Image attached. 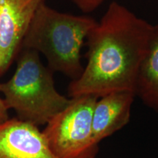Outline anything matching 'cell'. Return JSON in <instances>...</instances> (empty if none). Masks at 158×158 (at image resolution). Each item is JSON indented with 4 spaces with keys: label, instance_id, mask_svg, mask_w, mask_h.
<instances>
[{
    "label": "cell",
    "instance_id": "6da1fadb",
    "mask_svg": "<svg viewBox=\"0 0 158 158\" xmlns=\"http://www.w3.org/2000/svg\"><path fill=\"white\" fill-rule=\"evenodd\" d=\"M154 26L116 2L108 6L86 37L87 63L68 86L70 98H100L115 92L135 94Z\"/></svg>",
    "mask_w": 158,
    "mask_h": 158
},
{
    "label": "cell",
    "instance_id": "7a4b0ae2",
    "mask_svg": "<svg viewBox=\"0 0 158 158\" xmlns=\"http://www.w3.org/2000/svg\"><path fill=\"white\" fill-rule=\"evenodd\" d=\"M97 23L90 16L61 13L45 4L35 14L21 48L41 53L53 72L76 80L84 70L81 62L83 45Z\"/></svg>",
    "mask_w": 158,
    "mask_h": 158
},
{
    "label": "cell",
    "instance_id": "3957f363",
    "mask_svg": "<svg viewBox=\"0 0 158 158\" xmlns=\"http://www.w3.org/2000/svg\"><path fill=\"white\" fill-rule=\"evenodd\" d=\"M13 76L0 84L8 109L19 118L38 127L67 107L70 99L57 92L53 71L45 67L37 51L21 48Z\"/></svg>",
    "mask_w": 158,
    "mask_h": 158
},
{
    "label": "cell",
    "instance_id": "277c9868",
    "mask_svg": "<svg viewBox=\"0 0 158 158\" xmlns=\"http://www.w3.org/2000/svg\"><path fill=\"white\" fill-rule=\"evenodd\" d=\"M98 97L70 98L67 107L45 124L43 133L56 158H95L99 143L94 137L92 117Z\"/></svg>",
    "mask_w": 158,
    "mask_h": 158
},
{
    "label": "cell",
    "instance_id": "5b68a950",
    "mask_svg": "<svg viewBox=\"0 0 158 158\" xmlns=\"http://www.w3.org/2000/svg\"><path fill=\"white\" fill-rule=\"evenodd\" d=\"M46 0H0V76L19 54L38 10Z\"/></svg>",
    "mask_w": 158,
    "mask_h": 158
},
{
    "label": "cell",
    "instance_id": "8992f818",
    "mask_svg": "<svg viewBox=\"0 0 158 158\" xmlns=\"http://www.w3.org/2000/svg\"><path fill=\"white\" fill-rule=\"evenodd\" d=\"M0 158H56L37 126L20 118L0 124Z\"/></svg>",
    "mask_w": 158,
    "mask_h": 158
},
{
    "label": "cell",
    "instance_id": "52a82bcc",
    "mask_svg": "<svg viewBox=\"0 0 158 158\" xmlns=\"http://www.w3.org/2000/svg\"><path fill=\"white\" fill-rule=\"evenodd\" d=\"M135 94L115 92L98 98L92 117L94 137L99 143L130 122V111Z\"/></svg>",
    "mask_w": 158,
    "mask_h": 158
},
{
    "label": "cell",
    "instance_id": "ba28073f",
    "mask_svg": "<svg viewBox=\"0 0 158 158\" xmlns=\"http://www.w3.org/2000/svg\"><path fill=\"white\" fill-rule=\"evenodd\" d=\"M136 95L158 113V24L154 26L149 49L138 75Z\"/></svg>",
    "mask_w": 158,
    "mask_h": 158
},
{
    "label": "cell",
    "instance_id": "9c48e42d",
    "mask_svg": "<svg viewBox=\"0 0 158 158\" xmlns=\"http://www.w3.org/2000/svg\"><path fill=\"white\" fill-rule=\"evenodd\" d=\"M84 13H91L98 8L106 0H71Z\"/></svg>",
    "mask_w": 158,
    "mask_h": 158
},
{
    "label": "cell",
    "instance_id": "30bf717a",
    "mask_svg": "<svg viewBox=\"0 0 158 158\" xmlns=\"http://www.w3.org/2000/svg\"><path fill=\"white\" fill-rule=\"evenodd\" d=\"M8 108L5 105L3 98L0 97V124L3 123L9 119Z\"/></svg>",
    "mask_w": 158,
    "mask_h": 158
}]
</instances>
